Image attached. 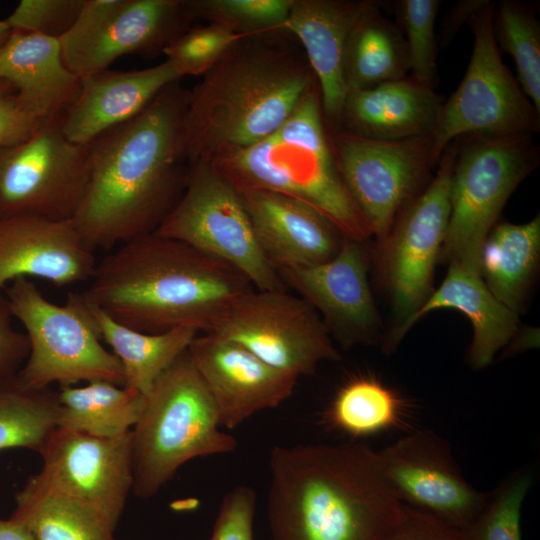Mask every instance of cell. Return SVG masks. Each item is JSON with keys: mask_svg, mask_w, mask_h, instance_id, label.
I'll return each instance as SVG.
<instances>
[{"mask_svg": "<svg viewBox=\"0 0 540 540\" xmlns=\"http://www.w3.org/2000/svg\"><path fill=\"white\" fill-rule=\"evenodd\" d=\"M188 96L174 82L88 144L87 189L72 220L94 252L155 232L181 197L189 170L181 153Z\"/></svg>", "mask_w": 540, "mask_h": 540, "instance_id": "1", "label": "cell"}, {"mask_svg": "<svg viewBox=\"0 0 540 540\" xmlns=\"http://www.w3.org/2000/svg\"><path fill=\"white\" fill-rule=\"evenodd\" d=\"M267 516L272 540H384L403 504L366 444L276 446Z\"/></svg>", "mask_w": 540, "mask_h": 540, "instance_id": "2", "label": "cell"}, {"mask_svg": "<svg viewBox=\"0 0 540 540\" xmlns=\"http://www.w3.org/2000/svg\"><path fill=\"white\" fill-rule=\"evenodd\" d=\"M230 264L150 233L97 262L83 297L117 322L161 333L192 327L207 333L240 296L253 290Z\"/></svg>", "mask_w": 540, "mask_h": 540, "instance_id": "3", "label": "cell"}, {"mask_svg": "<svg viewBox=\"0 0 540 540\" xmlns=\"http://www.w3.org/2000/svg\"><path fill=\"white\" fill-rule=\"evenodd\" d=\"M284 33L243 37L189 91L181 153L189 166L248 148L275 132L316 78Z\"/></svg>", "mask_w": 540, "mask_h": 540, "instance_id": "4", "label": "cell"}, {"mask_svg": "<svg viewBox=\"0 0 540 540\" xmlns=\"http://www.w3.org/2000/svg\"><path fill=\"white\" fill-rule=\"evenodd\" d=\"M211 164L236 190L298 199L324 214L345 237L364 242L372 236L341 179L317 83L275 132Z\"/></svg>", "mask_w": 540, "mask_h": 540, "instance_id": "5", "label": "cell"}, {"mask_svg": "<svg viewBox=\"0 0 540 540\" xmlns=\"http://www.w3.org/2000/svg\"><path fill=\"white\" fill-rule=\"evenodd\" d=\"M220 426L212 396L186 351L154 382L132 428L134 494L154 496L191 459L233 452L237 441Z\"/></svg>", "mask_w": 540, "mask_h": 540, "instance_id": "6", "label": "cell"}, {"mask_svg": "<svg viewBox=\"0 0 540 540\" xmlns=\"http://www.w3.org/2000/svg\"><path fill=\"white\" fill-rule=\"evenodd\" d=\"M12 317L24 327L30 351L18 378L27 387L49 388L80 381L124 383L122 366L99 336L88 302L70 293L64 304L48 300L33 281L20 278L6 288Z\"/></svg>", "mask_w": 540, "mask_h": 540, "instance_id": "7", "label": "cell"}, {"mask_svg": "<svg viewBox=\"0 0 540 540\" xmlns=\"http://www.w3.org/2000/svg\"><path fill=\"white\" fill-rule=\"evenodd\" d=\"M540 161L532 135L458 139L450 216L440 258L480 270L483 244L511 194Z\"/></svg>", "mask_w": 540, "mask_h": 540, "instance_id": "8", "label": "cell"}, {"mask_svg": "<svg viewBox=\"0 0 540 540\" xmlns=\"http://www.w3.org/2000/svg\"><path fill=\"white\" fill-rule=\"evenodd\" d=\"M487 1L469 20L474 35L471 58L458 88L443 102L432 134L438 164L449 143L471 134L532 135L540 130V112L502 61Z\"/></svg>", "mask_w": 540, "mask_h": 540, "instance_id": "9", "label": "cell"}, {"mask_svg": "<svg viewBox=\"0 0 540 540\" xmlns=\"http://www.w3.org/2000/svg\"><path fill=\"white\" fill-rule=\"evenodd\" d=\"M224 261L258 290H286L256 239L237 190L211 163L189 166L183 193L154 232Z\"/></svg>", "mask_w": 540, "mask_h": 540, "instance_id": "10", "label": "cell"}, {"mask_svg": "<svg viewBox=\"0 0 540 540\" xmlns=\"http://www.w3.org/2000/svg\"><path fill=\"white\" fill-rule=\"evenodd\" d=\"M207 333L235 342L299 378L340 358L317 311L286 290L253 289L237 298Z\"/></svg>", "mask_w": 540, "mask_h": 540, "instance_id": "11", "label": "cell"}, {"mask_svg": "<svg viewBox=\"0 0 540 540\" xmlns=\"http://www.w3.org/2000/svg\"><path fill=\"white\" fill-rule=\"evenodd\" d=\"M330 134L341 179L380 245L437 165L432 136L375 140L342 130Z\"/></svg>", "mask_w": 540, "mask_h": 540, "instance_id": "12", "label": "cell"}, {"mask_svg": "<svg viewBox=\"0 0 540 540\" xmlns=\"http://www.w3.org/2000/svg\"><path fill=\"white\" fill-rule=\"evenodd\" d=\"M59 120L29 139L0 147V217L73 219L89 178L88 145L70 141Z\"/></svg>", "mask_w": 540, "mask_h": 540, "instance_id": "13", "label": "cell"}, {"mask_svg": "<svg viewBox=\"0 0 540 540\" xmlns=\"http://www.w3.org/2000/svg\"><path fill=\"white\" fill-rule=\"evenodd\" d=\"M192 19L182 0H85L72 28L59 38L63 61L84 78L124 55L162 52Z\"/></svg>", "mask_w": 540, "mask_h": 540, "instance_id": "14", "label": "cell"}, {"mask_svg": "<svg viewBox=\"0 0 540 540\" xmlns=\"http://www.w3.org/2000/svg\"><path fill=\"white\" fill-rule=\"evenodd\" d=\"M458 139L442 152L436 174L400 213L379 245L381 268L398 326L408 321L432 293L450 216V180Z\"/></svg>", "mask_w": 540, "mask_h": 540, "instance_id": "15", "label": "cell"}, {"mask_svg": "<svg viewBox=\"0 0 540 540\" xmlns=\"http://www.w3.org/2000/svg\"><path fill=\"white\" fill-rule=\"evenodd\" d=\"M39 454L36 477L94 509L115 530L133 491L132 430L101 438L56 428Z\"/></svg>", "mask_w": 540, "mask_h": 540, "instance_id": "16", "label": "cell"}, {"mask_svg": "<svg viewBox=\"0 0 540 540\" xmlns=\"http://www.w3.org/2000/svg\"><path fill=\"white\" fill-rule=\"evenodd\" d=\"M378 452L382 469L400 502L463 532L481 510L487 493L464 478L447 440L419 429Z\"/></svg>", "mask_w": 540, "mask_h": 540, "instance_id": "17", "label": "cell"}, {"mask_svg": "<svg viewBox=\"0 0 540 540\" xmlns=\"http://www.w3.org/2000/svg\"><path fill=\"white\" fill-rule=\"evenodd\" d=\"M362 243L345 237L339 252L328 262L277 270L285 285L317 311L343 346L374 343L381 328Z\"/></svg>", "mask_w": 540, "mask_h": 540, "instance_id": "18", "label": "cell"}, {"mask_svg": "<svg viewBox=\"0 0 540 540\" xmlns=\"http://www.w3.org/2000/svg\"><path fill=\"white\" fill-rule=\"evenodd\" d=\"M187 352L212 396L221 426L228 429L277 407L292 395L297 383L296 376L212 333H199Z\"/></svg>", "mask_w": 540, "mask_h": 540, "instance_id": "19", "label": "cell"}, {"mask_svg": "<svg viewBox=\"0 0 540 540\" xmlns=\"http://www.w3.org/2000/svg\"><path fill=\"white\" fill-rule=\"evenodd\" d=\"M96 264L72 219L0 217V289L20 278L70 286L90 280Z\"/></svg>", "mask_w": 540, "mask_h": 540, "instance_id": "20", "label": "cell"}, {"mask_svg": "<svg viewBox=\"0 0 540 540\" xmlns=\"http://www.w3.org/2000/svg\"><path fill=\"white\" fill-rule=\"evenodd\" d=\"M258 244L272 266L310 267L330 261L345 236L314 207L266 190H237Z\"/></svg>", "mask_w": 540, "mask_h": 540, "instance_id": "21", "label": "cell"}, {"mask_svg": "<svg viewBox=\"0 0 540 540\" xmlns=\"http://www.w3.org/2000/svg\"><path fill=\"white\" fill-rule=\"evenodd\" d=\"M366 1L292 0L284 32L296 37L316 78L330 132L340 130L348 94L345 50Z\"/></svg>", "mask_w": 540, "mask_h": 540, "instance_id": "22", "label": "cell"}, {"mask_svg": "<svg viewBox=\"0 0 540 540\" xmlns=\"http://www.w3.org/2000/svg\"><path fill=\"white\" fill-rule=\"evenodd\" d=\"M181 76L168 62L133 71L103 70L81 78L79 91L60 118L63 134L88 145L105 131L141 113Z\"/></svg>", "mask_w": 540, "mask_h": 540, "instance_id": "23", "label": "cell"}, {"mask_svg": "<svg viewBox=\"0 0 540 540\" xmlns=\"http://www.w3.org/2000/svg\"><path fill=\"white\" fill-rule=\"evenodd\" d=\"M437 309H456L470 320L473 337L468 360L476 370L489 366L496 353L512 341L519 328L518 314L494 297L480 270L450 263L442 284L408 321L395 328L385 349L391 351L416 321Z\"/></svg>", "mask_w": 540, "mask_h": 540, "instance_id": "24", "label": "cell"}, {"mask_svg": "<svg viewBox=\"0 0 540 540\" xmlns=\"http://www.w3.org/2000/svg\"><path fill=\"white\" fill-rule=\"evenodd\" d=\"M0 80L17 89L18 103L42 124L61 118L81 82L66 67L59 39L20 30L0 47Z\"/></svg>", "mask_w": 540, "mask_h": 540, "instance_id": "25", "label": "cell"}, {"mask_svg": "<svg viewBox=\"0 0 540 540\" xmlns=\"http://www.w3.org/2000/svg\"><path fill=\"white\" fill-rule=\"evenodd\" d=\"M443 102L410 76L350 91L340 130L375 140L432 136Z\"/></svg>", "mask_w": 540, "mask_h": 540, "instance_id": "26", "label": "cell"}, {"mask_svg": "<svg viewBox=\"0 0 540 540\" xmlns=\"http://www.w3.org/2000/svg\"><path fill=\"white\" fill-rule=\"evenodd\" d=\"M88 304L101 340L109 345L122 366L123 386L144 395L200 333L192 327L161 333L142 332L117 322L97 306Z\"/></svg>", "mask_w": 540, "mask_h": 540, "instance_id": "27", "label": "cell"}, {"mask_svg": "<svg viewBox=\"0 0 540 540\" xmlns=\"http://www.w3.org/2000/svg\"><path fill=\"white\" fill-rule=\"evenodd\" d=\"M366 0L348 37L344 76L347 91L361 90L408 76L409 56L399 26Z\"/></svg>", "mask_w": 540, "mask_h": 540, "instance_id": "28", "label": "cell"}, {"mask_svg": "<svg viewBox=\"0 0 540 540\" xmlns=\"http://www.w3.org/2000/svg\"><path fill=\"white\" fill-rule=\"evenodd\" d=\"M540 257V216L496 224L480 256L481 277L494 297L519 315Z\"/></svg>", "mask_w": 540, "mask_h": 540, "instance_id": "29", "label": "cell"}, {"mask_svg": "<svg viewBox=\"0 0 540 540\" xmlns=\"http://www.w3.org/2000/svg\"><path fill=\"white\" fill-rule=\"evenodd\" d=\"M57 400V428L113 438L135 426L145 395L112 382L92 381L83 386H61Z\"/></svg>", "mask_w": 540, "mask_h": 540, "instance_id": "30", "label": "cell"}, {"mask_svg": "<svg viewBox=\"0 0 540 540\" xmlns=\"http://www.w3.org/2000/svg\"><path fill=\"white\" fill-rule=\"evenodd\" d=\"M10 518L33 540H115L114 530L91 507L43 484L36 475L16 493Z\"/></svg>", "mask_w": 540, "mask_h": 540, "instance_id": "31", "label": "cell"}, {"mask_svg": "<svg viewBox=\"0 0 540 540\" xmlns=\"http://www.w3.org/2000/svg\"><path fill=\"white\" fill-rule=\"evenodd\" d=\"M57 392L35 389L17 374L0 379V451L11 448L42 450L57 428Z\"/></svg>", "mask_w": 540, "mask_h": 540, "instance_id": "32", "label": "cell"}, {"mask_svg": "<svg viewBox=\"0 0 540 540\" xmlns=\"http://www.w3.org/2000/svg\"><path fill=\"white\" fill-rule=\"evenodd\" d=\"M493 27L498 47L515 61L521 89L540 112V24L534 8L501 1L494 9Z\"/></svg>", "mask_w": 540, "mask_h": 540, "instance_id": "33", "label": "cell"}, {"mask_svg": "<svg viewBox=\"0 0 540 540\" xmlns=\"http://www.w3.org/2000/svg\"><path fill=\"white\" fill-rule=\"evenodd\" d=\"M399 415L400 403L394 392L368 378L346 384L330 409L333 424L354 437L383 431L393 426Z\"/></svg>", "mask_w": 540, "mask_h": 540, "instance_id": "34", "label": "cell"}, {"mask_svg": "<svg viewBox=\"0 0 540 540\" xmlns=\"http://www.w3.org/2000/svg\"><path fill=\"white\" fill-rule=\"evenodd\" d=\"M533 478L531 469L523 467L488 492L481 510L462 532L465 540H522V506Z\"/></svg>", "mask_w": 540, "mask_h": 540, "instance_id": "35", "label": "cell"}, {"mask_svg": "<svg viewBox=\"0 0 540 540\" xmlns=\"http://www.w3.org/2000/svg\"><path fill=\"white\" fill-rule=\"evenodd\" d=\"M193 18L218 23L244 36L285 33L292 0L187 1Z\"/></svg>", "mask_w": 540, "mask_h": 540, "instance_id": "36", "label": "cell"}, {"mask_svg": "<svg viewBox=\"0 0 540 540\" xmlns=\"http://www.w3.org/2000/svg\"><path fill=\"white\" fill-rule=\"evenodd\" d=\"M394 11L408 50L410 77L433 88L437 79L435 21L439 0H400Z\"/></svg>", "mask_w": 540, "mask_h": 540, "instance_id": "37", "label": "cell"}, {"mask_svg": "<svg viewBox=\"0 0 540 540\" xmlns=\"http://www.w3.org/2000/svg\"><path fill=\"white\" fill-rule=\"evenodd\" d=\"M243 37L225 25L208 23L180 33L162 52L181 78L204 75Z\"/></svg>", "mask_w": 540, "mask_h": 540, "instance_id": "38", "label": "cell"}, {"mask_svg": "<svg viewBox=\"0 0 540 540\" xmlns=\"http://www.w3.org/2000/svg\"><path fill=\"white\" fill-rule=\"evenodd\" d=\"M85 0H22L4 20L11 30L61 38L76 22Z\"/></svg>", "mask_w": 540, "mask_h": 540, "instance_id": "39", "label": "cell"}, {"mask_svg": "<svg viewBox=\"0 0 540 540\" xmlns=\"http://www.w3.org/2000/svg\"><path fill=\"white\" fill-rule=\"evenodd\" d=\"M255 491L245 485L230 490L222 499L208 540H254Z\"/></svg>", "mask_w": 540, "mask_h": 540, "instance_id": "40", "label": "cell"}, {"mask_svg": "<svg viewBox=\"0 0 540 540\" xmlns=\"http://www.w3.org/2000/svg\"><path fill=\"white\" fill-rule=\"evenodd\" d=\"M384 540H465L461 531L425 512L404 505Z\"/></svg>", "mask_w": 540, "mask_h": 540, "instance_id": "41", "label": "cell"}, {"mask_svg": "<svg viewBox=\"0 0 540 540\" xmlns=\"http://www.w3.org/2000/svg\"><path fill=\"white\" fill-rule=\"evenodd\" d=\"M11 318L8 302L0 296V379L17 374L30 351L25 332L18 331Z\"/></svg>", "mask_w": 540, "mask_h": 540, "instance_id": "42", "label": "cell"}, {"mask_svg": "<svg viewBox=\"0 0 540 540\" xmlns=\"http://www.w3.org/2000/svg\"><path fill=\"white\" fill-rule=\"evenodd\" d=\"M42 125L22 108L16 96H9L0 89V147L29 139Z\"/></svg>", "mask_w": 540, "mask_h": 540, "instance_id": "43", "label": "cell"}, {"mask_svg": "<svg viewBox=\"0 0 540 540\" xmlns=\"http://www.w3.org/2000/svg\"><path fill=\"white\" fill-rule=\"evenodd\" d=\"M486 0H470L458 2L450 11L443 27V39L447 42L460 29L462 24L480 10Z\"/></svg>", "mask_w": 540, "mask_h": 540, "instance_id": "44", "label": "cell"}, {"mask_svg": "<svg viewBox=\"0 0 540 540\" xmlns=\"http://www.w3.org/2000/svg\"><path fill=\"white\" fill-rule=\"evenodd\" d=\"M0 540H33V538L19 522L12 518H0Z\"/></svg>", "mask_w": 540, "mask_h": 540, "instance_id": "45", "label": "cell"}, {"mask_svg": "<svg viewBox=\"0 0 540 540\" xmlns=\"http://www.w3.org/2000/svg\"><path fill=\"white\" fill-rule=\"evenodd\" d=\"M11 29L4 20H0V47L3 45L7 37L9 36Z\"/></svg>", "mask_w": 540, "mask_h": 540, "instance_id": "46", "label": "cell"}]
</instances>
